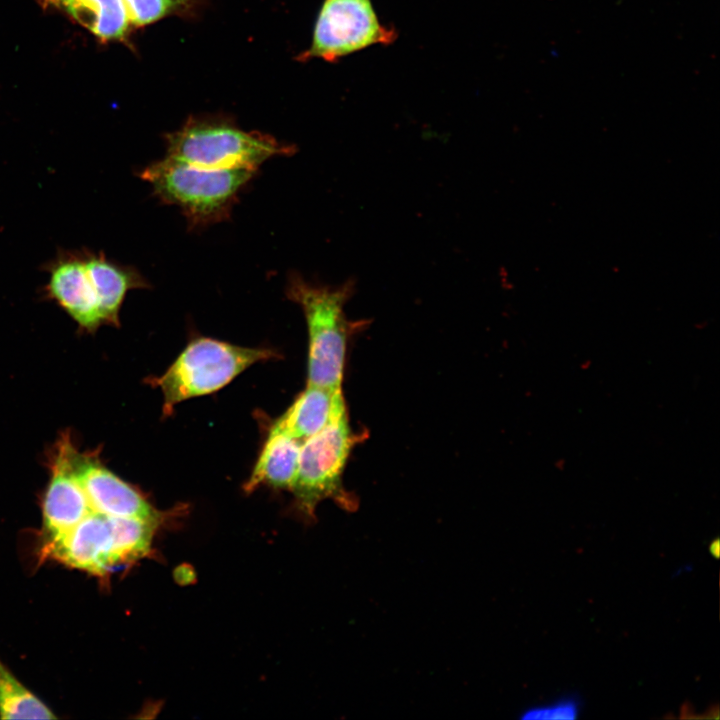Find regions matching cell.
<instances>
[{
    "label": "cell",
    "mask_w": 720,
    "mask_h": 720,
    "mask_svg": "<svg viewBox=\"0 0 720 720\" xmlns=\"http://www.w3.org/2000/svg\"><path fill=\"white\" fill-rule=\"evenodd\" d=\"M354 291L352 279L329 286L289 275L287 298L301 307L308 329L307 385L342 389L348 339L364 323L350 321L344 312Z\"/></svg>",
    "instance_id": "cell-1"
},
{
    "label": "cell",
    "mask_w": 720,
    "mask_h": 720,
    "mask_svg": "<svg viewBox=\"0 0 720 720\" xmlns=\"http://www.w3.org/2000/svg\"><path fill=\"white\" fill-rule=\"evenodd\" d=\"M165 141L166 157L216 170L256 171L266 160L294 152L293 146L270 135L244 131L231 119L218 116H191Z\"/></svg>",
    "instance_id": "cell-2"
},
{
    "label": "cell",
    "mask_w": 720,
    "mask_h": 720,
    "mask_svg": "<svg viewBox=\"0 0 720 720\" xmlns=\"http://www.w3.org/2000/svg\"><path fill=\"white\" fill-rule=\"evenodd\" d=\"M255 172L205 169L165 157L143 168L139 176L162 202L180 208L194 227L228 218L239 193Z\"/></svg>",
    "instance_id": "cell-3"
},
{
    "label": "cell",
    "mask_w": 720,
    "mask_h": 720,
    "mask_svg": "<svg viewBox=\"0 0 720 720\" xmlns=\"http://www.w3.org/2000/svg\"><path fill=\"white\" fill-rule=\"evenodd\" d=\"M274 358H279V354L268 348L243 347L198 337L152 384L160 388L163 412L170 415L178 403L216 392L251 365Z\"/></svg>",
    "instance_id": "cell-4"
},
{
    "label": "cell",
    "mask_w": 720,
    "mask_h": 720,
    "mask_svg": "<svg viewBox=\"0 0 720 720\" xmlns=\"http://www.w3.org/2000/svg\"><path fill=\"white\" fill-rule=\"evenodd\" d=\"M361 439L350 427L346 412L301 443L289 490L304 515L312 518L317 505L326 499L348 511L357 507L355 497L344 487L343 474L352 449Z\"/></svg>",
    "instance_id": "cell-5"
},
{
    "label": "cell",
    "mask_w": 720,
    "mask_h": 720,
    "mask_svg": "<svg viewBox=\"0 0 720 720\" xmlns=\"http://www.w3.org/2000/svg\"><path fill=\"white\" fill-rule=\"evenodd\" d=\"M396 31L381 23L372 0H323L310 47L299 59L335 62L374 45H388Z\"/></svg>",
    "instance_id": "cell-6"
},
{
    "label": "cell",
    "mask_w": 720,
    "mask_h": 720,
    "mask_svg": "<svg viewBox=\"0 0 720 720\" xmlns=\"http://www.w3.org/2000/svg\"><path fill=\"white\" fill-rule=\"evenodd\" d=\"M57 440L95 510L116 517L163 520L162 512L156 510L135 487L103 464L98 451L81 450L67 431Z\"/></svg>",
    "instance_id": "cell-7"
},
{
    "label": "cell",
    "mask_w": 720,
    "mask_h": 720,
    "mask_svg": "<svg viewBox=\"0 0 720 720\" xmlns=\"http://www.w3.org/2000/svg\"><path fill=\"white\" fill-rule=\"evenodd\" d=\"M40 269L48 274V281L41 288L42 296L60 306L80 330L91 333L106 325L84 248H59Z\"/></svg>",
    "instance_id": "cell-8"
},
{
    "label": "cell",
    "mask_w": 720,
    "mask_h": 720,
    "mask_svg": "<svg viewBox=\"0 0 720 720\" xmlns=\"http://www.w3.org/2000/svg\"><path fill=\"white\" fill-rule=\"evenodd\" d=\"M91 507L90 512L72 530L55 542L41 547V553L44 558L102 576L111 568L121 565L114 537L116 516L100 513Z\"/></svg>",
    "instance_id": "cell-9"
},
{
    "label": "cell",
    "mask_w": 720,
    "mask_h": 720,
    "mask_svg": "<svg viewBox=\"0 0 720 720\" xmlns=\"http://www.w3.org/2000/svg\"><path fill=\"white\" fill-rule=\"evenodd\" d=\"M346 412L342 389L307 385L270 430L302 443Z\"/></svg>",
    "instance_id": "cell-10"
},
{
    "label": "cell",
    "mask_w": 720,
    "mask_h": 720,
    "mask_svg": "<svg viewBox=\"0 0 720 720\" xmlns=\"http://www.w3.org/2000/svg\"><path fill=\"white\" fill-rule=\"evenodd\" d=\"M84 254L96 285L106 325L118 327L119 312L127 292L147 288L149 283L135 267L114 262L103 252L84 248Z\"/></svg>",
    "instance_id": "cell-11"
},
{
    "label": "cell",
    "mask_w": 720,
    "mask_h": 720,
    "mask_svg": "<svg viewBox=\"0 0 720 720\" xmlns=\"http://www.w3.org/2000/svg\"><path fill=\"white\" fill-rule=\"evenodd\" d=\"M300 446L301 442L269 430L244 489L249 492L260 485L290 489L298 466Z\"/></svg>",
    "instance_id": "cell-12"
},
{
    "label": "cell",
    "mask_w": 720,
    "mask_h": 720,
    "mask_svg": "<svg viewBox=\"0 0 720 720\" xmlns=\"http://www.w3.org/2000/svg\"><path fill=\"white\" fill-rule=\"evenodd\" d=\"M62 9L104 42L125 40L130 20L123 0H44Z\"/></svg>",
    "instance_id": "cell-13"
},
{
    "label": "cell",
    "mask_w": 720,
    "mask_h": 720,
    "mask_svg": "<svg viewBox=\"0 0 720 720\" xmlns=\"http://www.w3.org/2000/svg\"><path fill=\"white\" fill-rule=\"evenodd\" d=\"M0 718L55 719L53 711L23 686L0 660Z\"/></svg>",
    "instance_id": "cell-14"
},
{
    "label": "cell",
    "mask_w": 720,
    "mask_h": 720,
    "mask_svg": "<svg viewBox=\"0 0 720 720\" xmlns=\"http://www.w3.org/2000/svg\"><path fill=\"white\" fill-rule=\"evenodd\" d=\"M131 25L143 27L164 17L191 15L199 0H123Z\"/></svg>",
    "instance_id": "cell-15"
},
{
    "label": "cell",
    "mask_w": 720,
    "mask_h": 720,
    "mask_svg": "<svg viewBox=\"0 0 720 720\" xmlns=\"http://www.w3.org/2000/svg\"><path fill=\"white\" fill-rule=\"evenodd\" d=\"M580 712V703L574 696L563 697L552 703L535 706L527 709L522 719L530 720H572L578 717Z\"/></svg>",
    "instance_id": "cell-16"
},
{
    "label": "cell",
    "mask_w": 720,
    "mask_h": 720,
    "mask_svg": "<svg viewBox=\"0 0 720 720\" xmlns=\"http://www.w3.org/2000/svg\"><path fill=\"white\" fill-rule=\"evenodd\" d=\"M719 540L716 538L714 541H712L709 545V552L712 554V556L718 558L719 556Z\"/></svg>",
    "instance_id": "cell-17"
},
{
    "label": "cell",
    "mask_w": 720,
    "mask_h": 720,
    "mask_svg": "<svg viewBox=\"0 0 720 720\" xmlns=\"http://www.w3.org/2000/svg\"><path fill=\"white\" fill-rule=\"evenodd\" d=\"M565 462L562 463V459H559L558 462H555V466L558 467V469L562 470V465H564Z\"/></svg>",
    "instance_id": "cell-18"
}]
</instances>
